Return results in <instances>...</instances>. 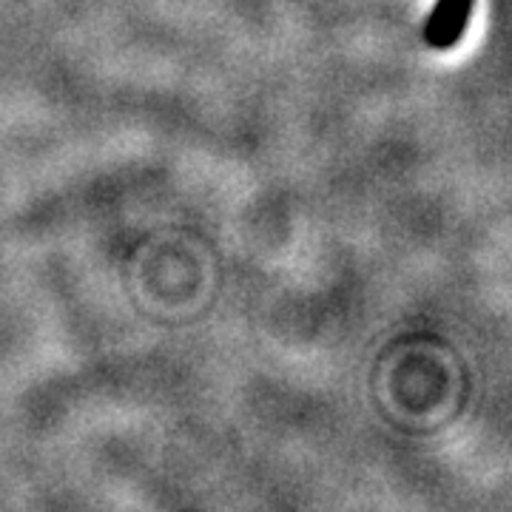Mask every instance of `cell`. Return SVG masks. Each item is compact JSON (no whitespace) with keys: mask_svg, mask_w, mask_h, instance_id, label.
Returning a JSON list of instances; mask_svg holds the SVG:
<instances>
[{"mask_svg":"<svg viewBox=\"0 0 512 512\" xmlns=\"http://www.w3.org/2000/svg\"><path fill=\"white\" fill-rule=\"evenodd\" d=\"M473 6L476 0H436L430 18L424 23V43L439 52L458 46L473 20Z\"/></svg>","mask_w":512,"mask_h":512,"instance_id":"6da1fadb","label":"cell"}]
</instances>
